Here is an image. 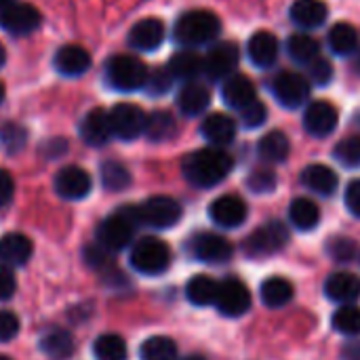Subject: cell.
Wrapping results in <instances>:
<instances>
[{"label": "cell", "instance_id": "cb8c5ba5", "mask_svg": "<svg viewBox=\"0 0 360 360\" xmlns=\"http://www.w3.org/2000/svg\"><path fill=\"white\" fill-rule=\"evenodd\" d=\"M289 17L302 30H316L327 21L329 8L323 0H295L289 8Z\"/></svg>", "mask_w": 360, "mask_h": 360}, {"label": "cell", "instance_id": "60d3db41", "mask_svg": "<svg viewBox=\"0 0 360 360\" xmlns=\"http://www.w3.org/2000/svg\"><path fill=\"white\" fill-rule=\"evenodd\" d=\"M333 156L338 162H342L344 167L348 169H356L360 167V137L359 135H352V137H346L342 139L335 150H333Z\"/></svg>", "mask_w": 360, "mask_h": 360}, {"label": "cell", "instance_id": "bcb514c9", "mask_svg": "<svg viewBox=\"0 0 360 360\" xmlns=\"http://www.w3.org/2000/svg\"><path fill=\"white\" fill-rule=\"evenodd\" d=\"M266 116H268V108L266 103H262L259 99H255L253 103H249L247 108L240 110V120L247 129H257L266 122Z\"/></svg>", "mask_w": 360, "mask_h": 360}, {"label": "cell", "instance_id": "8d00e7d4", "mask_svg": "<svg viewBox=\"0 0 360 360\" xmlns=\"http://www.w3.org/2000/svg\"><path fill=\"white\" fill-rule=\"evenodd\" d=\"M141 360H177V346L171 338L156 335L141 344Z\"/></svg>", "mask_w": 360, "mask_h": 360}, {"label": "cell", "instance_id": "74e56055", "mask_svg": "<svg viewBox=\"0 0 360 360\" xmlns=\"http://www.w3.org/2000/svg\"><path fill=\"white\" fill-rule=\"evenodd\" d=\"M93 354L97 360H124L127 359V344L120 335L105 333L95 340Z\"/></svg>", "mask_w": 360, "mask_h": 360}, {"label": "cell", "instance_id": "7402d4cb", "mask_svg": "<svg viewBox=\"0 0 360 360\" xmlns=\"http://www.w3.org/2000/svg\"><path fill=\"white\" fill-rule=\"evenodd\" d=\"M165 40V23L156 17L137 21L129 32V44L137 51H154Z\"/></svg>", "mask_w": 360, "mask_h": 360}, {"label": "cell", "instance_id": "4dcf8cb0", "mask_svg": "<svg viewBox=\"0 0 360 360\" xmlns=\"http://www.w3.org/2000/svg\"><path fill=\"white\" fill-rule=\"evenodd\" d=\"M257 152L266 162H285L291 152L289 137L283 131H270L259 139Z\"/></svg>", "mask_w": 360, "mask_h": 360}, {"label": "cell", "instance_id": "816d5d0a", "mask_svg": "<svg viewBox=\"0 0 360 360\" xmlns=\"http://www.w3.org/2000/svg\"><path fill=\"white\" fill-rule=\"evenodd\" d=\"M13 192H15L13 177L8 175V171L0 169V207H4V205H8V202H11Z\"/></svg>", "mask_w": 360, "mask_h": 360}, {"label": "cell", "instance_id": "ffe728a7", "mask_svg": "<svg viewBox=\"0 0 360 360\" xmlns=\"http://www.w3.org/2000/svg\"><path fill=\"white\" fill-rule=\"evenodd\" d=\"M53 63H55V70L63 76H70V78H76V76H82L89 72L91 68V55L86 49L78 46V44H65L61 46L55 57H53Z\"/></svg>", "mask_w": 360, "mask_h": 360}, {"label": "cell", "instance_id": "f35d334b", "mask_svg": "<svg viewBox=\"0 0 360 360\" xmlns=\"http://www.w3.org/2000/svg\"><path fill=\"white\" fill-rule=\"evenodd\" d=\"M101 184L105 190L120 192L131 186V173L124 165H120L116 160H105L101 165Z\"/></svg>", "mask_w": 360, "mask_h": 360}, {"label": "cell", "instance_id": "c3c4849f", "mask_svg": "<svg viewBox=\"0 0 360 360\" xmlns=\"http://www.w3.org/2000/svg\"><path fill=\"white\" fill-rule=\"evenodd\" d=\"M19 333V319L13 312H0V342H11Z\"/></svg>", "mask_w": 360, "mask_h": 360}, {"label": "cell", "instance_id": "52a82bcc", "mask_svg": "<svg viewBox=\"0 0 360 360\" xmlns=\"http://www.w3.org/2000/svg\"><path fill=\"white\" fill-rule=\"evenodd\" d=\"M240 59V51L236 42H217L209 49V53L202 57V74L211 82L226 80L234 74Z\"/></svg>", "mask_w": 360, "mask_h": 360}, {"label": "cell", "instance_id": "d6a6232c", "mask_svg": "<svg viewBox=\"0 0 360 360\" xmlns=\"http://www.w3.org/2000/svg\"><path fill=\"white\" fill-rule=\"evenodd\" d=\"M40 350L53 360H65L74 352V338L65 329H53L40 340Z\"/></svg>", "mask_w": 360, "mask_h": 360}, {"label": "cell", "instance_id": "680465c9", "mask_svg": "<svg viewBox=\"0 0 360 360\" xmlns=\"http://www.w3.org/2000/svg\"><path fill=\"white\" fill-rule=\"evenodd\" d=\"M0 360H11V359H6V356H0Z\"/></svg>", "mask_w": 360, "mask_h": 360}, {"label": "cell", "instance_id": "f6af8a7d", "mask_svg": "<svg viewBox=\"0 0 360 360\" xmlns=\"http://www.w3.org/2000/svg\"><path fill=\"white\" fill-rule=\"evenodd\" d=\"M276 184H278V179L270 169H255L247 179L249 190L255 194H268L276 188Z\"/></svg>", "mask_w": 360, "mask_h": 360}, {"label": "cell", "instance_id": "7dc6e473", "mask_svg": "<svg viewBox=\"0 0 360 360\" xmlns=\"http://www.w3.org/2000/svg\"><path fill=\"white\" fill-rule=\"evenodd\" d=\"M308 72H310V80H312L314 84H319V86L329 84L331 78H333V65H331V61L325 59V57H319L316 61H312V63L308 65Z\"/></svg>", "mask_w": 360, "mask_h": 360}, {"label": "cell", "instance_id": "ba28073f", "mask_svg": "<svg viewBox=\"0 0 360 360\" xmlns=\"http://www.w3.org/2000/svg\"><path fill=\"white\" fill-rule=\"evenodd\" d=\"M112 135L122 141H133L146 133V112L135 103H116L110 112Z\"/></svg>", "mask_w": 360, "mask_h": 360}, {"label": "cell", "instance_id": "681fc988", "mask_svg": "<svg viewBox=\"0 0 360 360\" xmlns=\"http://www.w3.org/2000/svg\"><path fill=\"white\" fill-rule=\"evenodd\" d=\"M346 207L348 211L354 215V217H360V179H354L350 181V186L346 188Z\"/></svg>", "mask_w": 360, "mask_h": 360}, {"label": "cell", "instance_id": "30bf717a", "mask_svg": "<svg viewBox=\"0 0 360 360\" xmlns=\"http://www.w3.org/2000/svg\"><path fill=\"white\" fill-rule=\"evenodd\" d=\"M272 93L281 105L295 110L310 99V82L297 72H281L272 80Z\"/></svg>", "mask_w": 360, "mask_h": 360}, {"label": "cell", "instance_id": "2e32d148", "mask_svg": "<svg viewBox=\"0 0 360 360\" xmlns=\"http://www.w3.org/2000/svg\"><path fill=\"white\" fill-rule=\"evenodd\" d=\"M91 175L80 167H65L55 175V192L65 200H80L91 192Z\"/></svg>", "mask_w": 360, "mask_h": 360}, {"label": "cell", "instance_id": "9f6ffc18", "mask_svg": "<svg viewBox=\"0 0 360 360\" xmlns=\"http://www.w3.org/2000/svg\"><path fill=\"white\" fill-rule=\"evenodd\" d=\"M4 93H6V91H4V84L0 82V103L4 101Z\"/></svg>", "mask_w": 360, "mask_h": 360}, {"label": "cell", "instance_id": "f546056e", "mask_svg": "<svg viewBox=\"0 0 360 360\" xmlns=\"http://www.w3.org/2000/svg\"><path fill=\"white\" fill-rule=\"evenodd\" d=\"M217 291H219V283H215L207 274H196L186 285V297H188V302L194 304V306H198V308H205V306L215 304Z\"/></svg>", "mask_w": 360, "mask_h": 360}, {"label": "cell", "instance_id": "484cf974", "mask_svg": "<svg viewBox=\"0 0 360 360\" xmlns=\"http://www.w3.org/2000/svg\"><path fill=\"white\" fill-rule=\"evenodd\" d=\"M302 184L310 192H316L321 196H331L340 186V177L327 165H310L302 171Z\"/></svg>", "mask_w": 360, "mask_h": 360}, {"label": "cell", "instance_id": "8fae6325", "mask_svg": "<svg viewBox=\"0 0 360 360\" xmlns=\"http://www.w3.org/2000/svg\"><path fill=\"white\" fill-rule=\"evenodd\" d=\"M215 306H217L221 316L238 319V316L249 312V308H251V293H249V289H247V285L243 281L226 278L224 283H219Z\"/></svg>", "mask_w": 360, "mask_h": 360}, {"label": "cell", "instance_id": "9a60e30c", "mask_svg": "<svg viewBox=\"0 0 360 360\" xmlns=\"http://www.w3.org/2000/svg\"><path fill=\"white\" fill-rule=\"evenodd\" d=\"M209 217L215 226L219 228H238L247 219V205L240 196L226 194L219 196L211 202L209 207Z\"/></svg>", "mask_w": 360, "mask_h": 360}, {"label": "cell", "instance_id": "ab89813d", "mask_svg": "<svg viewBox=\"0 0 360 360\" xmlns=\"http://www.w3.org/2000/svg\"><path fill=\"white\" fill-rule=\"evenodd\" d=\"M331 323H333V329H335L338 333H342V335H348V338H359L360 335V308L359 306H352V304H348V306H342V308H340V310L333 314Z\"/></svg>", "mask_w": 360, "mask_h": 360}, {"label": "cell", "instance_id": "5bb4252c", "mask_svg": "<svg viewBox=\"0 0 360 360\" xmlns=\"http://www.w3.org/2000/svg\"><path fill=\"white\" fill-rule=\"evenodd\" d=\"M340 122V112L333 103L329 101H312L306 112H304V129L312 137H327L338 129Z\"/></svg>", "mask_w": 360, "mask_h": 360}, {"label": "cell", "instance_id": "7a4b0ae2", "mask_svg": "<svg viewBox=\"0 0 360 360\" xmlns=\"http://www.w3.org/2000/svg\"><path fill=\"white\" fill-rule=\"evenodd\" d=\"M221 32V21L215 13L196 8L184 13L173 27V38L184 49H196L213 42Z\"/></svg>", "mask_w": 360, "mask_h": 360}, {"label": "cell", "instance_id": "6f0895ef", "mask_svg": "<svg viewBox=\"0 0 360 360\" xmlns=\"http://www.w3.org/2000/svg\"><path fill=\"white\" fill-rule=\"evenodd\" d=\"M11 2H13V0H0V8H4V6L11 4Z\"/></svg>", "mask_w": 360, "mask_h": 360}, {"label": "cell", "instance_id": "d6986e66", "mask_svg": "<svg viewBox=\"0 0 360 360\" xmlns=\"http://www.w3.org/2000/svg\"><path fill=\"white\" fill-rule=\"evenodd\" d=\"M221 99L228 108L232 110H243L247 108L249 103H253L257 99L255 95V84L251 82L249 76L245 74H232L230 78L224 80V86H221Z\"/></svg>", "mask_w": 360, "mask_h": 360}, {"label": "cell", "instance_id": "277c9868", "mask_svg": "<svg viewBox=\"0 0 360 360\" xmlns=\"http://www.w3.org/2000/svg\"><path fill=\"white\" fill-rule=\"evenodd\" d=\"M148 68L141 59L133 55H114L105 63V78L108 82L122 93H131L146 86L148 80Z\"/></svg>", "mask_w": 360, "mask_h": 360}, {"label": "cell", "instance_id": "6da1fadb", "mask_svg": "<svg viewBox=\"0 0 360 360\" xmlns=\"http://www.w3.org/2000/svg\"><path fill=\"white\" fill-rule=\"evenodd\" d=\"M234 169V158L221 148H202L188 154L181 162V173L196 188H215Z\"/></svg>", "mask_w": 360, "mask_h": 360}, {"label": "cell", "instance_id": "7c38bea8", "mask_svg": "<svg viewBox=\"0 0 360 360\" xmlns=\"http://www.w3.org/2000/svg\"><path fill=\"white\" fill-rule=\"evenodd\" d=\"M287 240H289V230L278 221H270L264 228L255 230L245 240V251H247V255L264 257V255H272V253L281 251L287 245Z\"/></svg>", "mask_w": 360, "mask_h": 360}, {"label": "cell", "instance_id": "f1b7e54d", "mask_svg": "<svg viewBox=\"0 0 360 360\" xmlns=\"http://www.w3.org/2000/svg\"><path fill=\"white\" fill-rule=\"evenodd\" d=\"M293 285L283 278V276H270L262 283L259 287V295H262V302L268 306V308H285L291 300H293Z\"/></svg>", "mask_w": 360, "mask_h": 360}, {"label": "cell", "instance_id": "3957f363", "mask_svg": "<svg viewBox=\"0 0 360 360\" xmlns=\"http://www.w3.org/2000/svg\"><path fill=\"white\" fill-rule=\"evenodd\" d=\"M137 226V211L135 207H122L118 213L105 217L97 228V243L105 251H120L124 249Z\"/></svg>", "mask_w": 360, "mask_h": 360}, {"label": "cell", "instance_id": "e0dca14e", "mask_svg": "<svg viewBox=\"0 0 360 360\" xmlns=\"http://www.w3.org/2000/svg\"><path fill=\"white\" fill-rule=\"evenodd\" d=\"M247 53H249V59H251L253 65L264 68V70L272 68L276 63V59H278V53H281L278 38L268 30H259L249 38Z\"/></svg>", "mask_w": 360, "mask_h": 360}, {"label": "cell", "instance_id": "11a10c76", "mask_svg": "<svg viewBox=\"0 0 360 360\" xmlns=\"http://www.w3.org/2000/svg\"><path fill=\"white\" fill-rule=\"evenodd\" d=\"M184 360H207L205 356H200V354H192V356H186Z\"/></svg>", "mask_w": 360, "mask_h": 360}, {"label": "cell", "instance_id": "db71d44e", "mask_svg": "<svg viewBox=\"0 0 360 360\" xmlns=\"http://www.w3.org/2000/svg\"><path fill=\"white\" fill-rule=\"evenodd\" d=\"M4 61H6V53H4V46L0 44V68L4 65Z\"/></svg>", "mask_w": 360, "mask_h": 360}, {"label": "cell", "instance_id": "603a6c76", "mask_svg": "<svg viewBox=\"0 0 360 360\" xmlns=\"http://www.w3.org/2000/svg\"><path fill=\"white\" fill-rule=\"evenodd\" d=\"M80 137L93 148L105 146L110 141V137H114L112 124H110V114L103 108L91 110L80 122Z\"/></svg>", "mask_w": 360, "mask_h": 360}, {"label": "cell", "instance_id": "9c48e42d", "mask_svg": "<svg viewBox=\"0 0 360 360\" xmlns=\"http://www.w3.org/2000/svg\"><path fill=\"white\" fill-rule=\"evenodd\" d=\"M190 253L202 264H226L234 255V247L228 238L213 232H198L190 238Z\"/></svg>", "mask_w": 360, "mask_h": 360}, {"label": "cell", "instance_id": "836d02e7", "mask_svg": "<svg viewBox=\"0 0 360 360\" xmlns=\"http://www.w3.org/2000/svg\"><path fill=\"white\" fill-rule=\"evenodd\" d=\"M289 219H291L293 228L308 232L319 226L321 211H319L316 202H312L310 198H295L289 207Z\"/></svg>", "mask_w": 360, "mask_h": 360}, {"label": "cell", "instance_id": "d590c367", "mask_svg": "<svg viewBox=\"0 0 360 360\" xmlns=\"http://www.w3.org/2000/svg\"><path fill=\"white\" fill-rule=\"evenodd\" d=\"M175 131H177V122L171 116V112L156 110L146 120V135L152 141H167L175 135Z\"/></svg>", "mask_w": 360, "mask_h": 360}, {"label": "cell", "instance_id": "83f0119b", "mask_svg": "<svg viewBox=\"0 0 360 360\" xmlns=\"http://www.w3.org/2000/svg\"><path fill=\"white\" fill-rule=\"evenodd\" d=\"M167 70L175 80H196V76L202 74V57L194 49H184L169 59Z\"/></svg>", "mask_w": 360, "mask_h": 360}, {"label": "cell", "instance_id": "1f68e13d", "mask_svg": "<svg viewBox=\"0 0 360 360\" xmlns=\"http://www.w3.org/2000/svg\"><path fill=\"white\" fill-rule=\"evenodd\" d=\"M289 57L300 65H310L321 57V44L310 34H293L287 40Z\"/></svg>", "mask_w": 360, "mask_h": 360}, {"label": "cell", "instance_id": "b9f144b4", "mask_svg": "<svg viewBox=\"0 0 360 360\" xmlns=\"http://www.w3.org/2000/svg\"><path fill=\"white\" fill-rule=\"evenodd\" d=\"M27 141V133L21 124H15V122H6L2 129H0V143L2 148L13 154V152H19Z\"/></svg>", "mask_w": 360, "mask_h": 360}, {"label": "cell", "instance_id": "8992f818", "mask_svg": "<svg viewBox=\"0 0 360 360\" xmlns=\"http://www.w3.org/2000/svg\"><path fill=\"white\" fill-rule=\"evenodd\" d=\"M135 211H137V224L156 230H167L181 219V207L171 196H152L143 205L135 207Z\"/></svg>", "mask_w": 360, "mask_h": 360}, {"label": "cell", "instance_id": "f907efd6", "mask_svg": "<svg viewBox=\"0 0 360 360\" xmlns=\"http://www.w3.org/2000/svg\"><path fill=\"white\" fill-rule=\"evenodd\" d=\"M15 289H17V283H15L13 272L6 266H0V300L13 297Z\"/></svg>", "mask_w": 360, "mask_h": 360}, {"label": "cell", "instance_id": "44dd1931", "mask_svg": "<svg viewBox=\"0 0 360 360\" xmlns=\"http://www.w3.org/2000/svg\"><path fill=\"white\" fill-rule=\"evenodd\" d=\"M200 133L213 148H224L236 137V120L221 112L209 114L200 124Z\"/></svg>", "mask_w": 360, "mask_h": 360}, {"label": "cell", "instance_id": "7bdbcfd3", "mask_svg": "<svg viewBox=\"0 0 360 360\" xmlns=\"http://www.w3.org/2000/svg\"><path fill=\"white\" fill-rule=\"evenodd\" d=\"M327 253H329L335 262L348 264V262H352V259L356 257L359 249H356V243H354L352 238H342V236H338V238H331V243L327 245Z\"/></svg>", "mask_w": 360, "mask_h": 360}, {"label": "cell", "instance_id": "f5cc1de1", "mask_svg": "<svg viewBox=\"0 0 360 360\" xmlns=\"http://www.w3.org/2000/svg\"><path fill=\"white\" fill-rule=\"evenodd\" d=\"M342 356L346 360H360V342H350L344 346Z\"/></svg>", "mask_w": 360, "mask_h": 360}, {"label": "cell", "instance_id": "ac0fdd59", "mask_svg": "<svg viewBox=\"0 0 360 360\" xmlns=\"http://www.w3.org/2000/svg\"><path fill=\"white\" fill-rule=\"evenodd\" d=\"M211 105V89L205 82L190 80L177 93V108L184 116H200Z\"/></svg>", "mask_w": 360, "mask_h": 360}, {"label": "cell", "instance_id": "d4e9b609", "mask_svg": "<svg viewBox=\"0 0 360 360\" xmlns=\"http://www.w3.org/2000/svg\"><path fill=\"white\" fill-rule=\"evenodd\" d=\"M325 293L331 302L348 306L360 297V276L352 272H335L325 283Z\"/></svg>", "mask_w": 360, "mask_h": 360}, {"label": "cell", "instance_id": "4316f807", "mask_svg": "<svg viewBox=\"0 0 360 360\" xmlns=\"http://www.w3.org/2000/svg\"><path fill=\"white\" fill-rule=\"evenodd\" d=\"M32 240L25 234L13 232L0 238V264L4 266H23L32 257Z\"/></svg>", "mask_w": 360, "mask_h": 360}, {"label": "cell", "instance_id": "e575fe53", "mask_svg": "<svg viewBox=\"0 0 360 360\" xmlns=\"http://www.w3.org/2000/svg\"><path fill=\"white\" fill-rule=\"evenodd\" d=\"M329 46L335 55H352L359 51V32L352 23H335L329 32Z\"/></svg>", "mask_w": 360, "mask_h": 360}, {"label": "cell", "instance_id": "ee69618b", "mask_svg": "<svg viewBox=\"0 0 360 360\" xmlns=\"http://www.w3.org/2000/svg\"><path fill=\"white\" fill-rule=\"evenodd\" d=\"M173 76H171V72L167 70V68H158V70H152L150 74H148V80H146V91L150 93V95H154V97H158V95H165L171 86H173Z\"/></svg>", "mask_w": 360, "mask_h": 360}, {"label": "cell", "instance_id": "5b68a950", "mask_svg": "<svg viewBox=\"0 0 360 360\" xmlns=\"http://www.w3.org/2000/svg\"><path fill=\"white\" fill-rule=\"evenodd\" d=\"M131 266L146 276L162 274L171 266V249L165 240L156 236H146L133 245Z\"/></svg>", "mask_w": 360, "mask_h": 360}, {"label": "cell", "instance_id": "4fadbf2b", "mask_svg": "<svg viewBox=\"0 0 360 360\" xmlns=\"http://www.w3.org/2000/svg\"><path fill=\"white\" fill-rule=\"evenodd\" d=\"M40 21H42L40 11L27 2H11L4 8H0V25L15 36H25L36 32Z\"/></svg>", "mask_w": 360, "mask_h": 360}]
</instances>
